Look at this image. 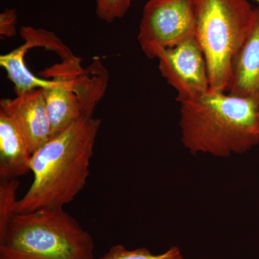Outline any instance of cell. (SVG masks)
<instances>
[{
  "label": "cell",
  "mask_w": 259,
  "mask_h": 259,
  "mask_svg": "<svg viewBox=\"0 0 259 259\" xmlns=\"http://www.w3.org/2000/svg\"><path fill=\"white\" fill-rule=\"evenodd\" d=\"M101 120L84 117L55 135L32 153L33 174L28 192L19 199L17 214L64 208L84 188Z\"/></svg>",
  "instance_id": "1"
},
{
  "label": "cell",
  "mask_w": 259,
  "mask_h": 259,
  "mask_svg": "<svg viewBox=\"0 0 259 259\" xmlns=\"http://www.w3.org/2000/svg\"><path fill=\"white\" fill-rule=\"evenodd\" d=\"M181 141L193 156L228 158L259 145V107L221 92L180 102Z\"/></svg>",
  "instance_id": "2"
},
{
  "label": "cell",
  "mask_w": 259,
  "mask_h": 259,
  "mask_svg": "<svg viewBox=\"0 0 259 259\" xmlns=\"http://www.w3.org/2000/svg\"><path fill=\"white\" fill-rule=\"evenodd\" d=\"M93 236L64 208L18 214L0 234V259H95Z\"/></svg>",
  "instance_id": "3"
},
{
  "label": "cell",
  "mask_w": 259,
  "mask_h": 259,
  "mask_svg": "<svg viewBox=\"0 0 259 259\" xmlns=\"http://www.w3.org/2000/svg\"><path fill=\"white\" fill-rule=\"evenodd\" d=\"M194 36L205 58L209 90L228 93L232 66L249 36L255 8L248 0H194Z\"/></svg>",
  "instance_id": "4"
},
{
  "label": "cell",
  "mask_w": 259,
  "mask_h": 259,
  "mask_svg": "<svg viewBox=\"0 0 259 259\" xmlns=\"http://www.w3.org/2000/svg\"><path fill=\"white\" fill-rule=\"evenodd\" d=\"M42 71L51 86L42 89L50 118L52 137L84 117H93L106 92L109 74L99 59L83 69L74 54Z\"/></svg>",
  "instance_id": "5"
},
{
  "label": "cell",
  "mask_w": 259,
  "mask_h": 259,
  "mask_svg": "<svg viewBox=\"0 0 259 259\" xmlns=\"http://www.w3.org/2000/svg\"><path fill=\"white\" fill-rule=\"evenodd\" d=\"M194 0H149L143 10L138 39L148 59L194 36Z\"/></svg>",
  "instance_id": "6"
},
{
  "label": "cell",
  "mask_w": 259,
  "mask_h": 259,
  "mask_svg": "<svg viewBox=\"0 0 259 259\" xmlns=\"http://www.w3.org/2000/svg\"><path fill=\"white\" fill-rule=\"evenodd\" d=\"M156 59L162 76L176 90L177 102L195 100L209 91L207 63L195 36L160 51Z\"/></svg>",
  "instance_id": "7"
},
{
  "label": "cell",
  "mask_w": 259,
  "mask_h": 259,
  "mask_svg": "<svg viewBox=\"0 0 259 259\" xmlns=\"http://www.w3.org/2000/svg\"><path fill=\"white\" fill-rule=\"evenodd\" d=\"M0 110L13 117L28 141L32 153L52 137L50 118L42 89L18 94L0 101Z\"/></svg>",
  "instance_id": "8"
},
{
  "label": "cell",
  "mask_w": 259,
  "mask_h": 259,
  "mask_svg": "<svg viewBox=\"0 0 259 259\" xmlns=\"http://www.w3.org/2000/svg\"><path fill=\"white\" fill-rule=\"evenodd\" d=\"M228 93L249 100L259 107V7L255 8V21L249 36L233 61Z\"/></svg>",
  "instance_id": "9"
},
{
  "label": "cell",
  "mask_w": 259,
  "mask_h": 259,
  "mask_svg": "<svg viewBox=\"0 0 259 259\" xmlns=\"http://www.w3.org/2000/svg\"><path fill=\"white\" fill-rule=\"evenodd\" d=\"M32 153L13 117L0 110V180H10L30 171Z\"/></svg>",
  "instance_id": "10"
},
{
  "label": "cell",
  "mask_w": 259,
  "mask_h": 259,
  "mask_svg": "<svg viewBox=\"0 0 259 259\" xmlns=\"http://www.w3.org/2000/svg\"><path fill=\"white\" fill-rule=\"evenodd\" d=\"M30 49H31L29 44L25 42L21 47L0 56V65L14 85L15 95L33 89H47L51 86L50 80L37 77L27 67L24 58Z\"/></svg>",
  "instance_id": "11"
},
{
  "label": "cell",
  "mask_w": 259,
  "mask_h": 259,
  "mask_svg": "<svg viewBox=\"0 0 259 259\" xmlns=\"http://www.w3.org/2000/svg\"><path fill=\"white\" fill-rule=\"evenodd\" d=\"M18 179L0 180V234L4 233L17 215Z\"/></svg>",
  "instance_id": "12"
},
{
  "label": "cell",
  "mask_w": 259,
  "mask_h": 259,
  "mask_svg": "<svg viewBox=\"0 0 259 259\" xmlns=\"http://www.w3.org/2000/svg\"><path fill=\"white\" fill-rule=\"evenodd\" d=\"M20 35L29 44L30 49L35 47L46 48L61 56V59L71 54V51L61 42L54 32L44 29H35L32 27H22Z\"/></svg>",
  "instance_id": "13"
},
{
  "label": "cell",
  "mask_w": 259,
  "mask_h": 259,
  "mask_svg": "<svg viewBox=\"0 0 259 259\" xmlns=\"http://www.w3.org/2000/svg\"><path fill=\"white\" fill-rule=\"evenodd\" d=\"M97 259H185L182 250L177 246H172L162 253H153L147 248L127 249L122 245H115L101 257Z\"/></svg>",
  "instance_id": "14"
},
{
  "label": "cell",
  "mask_w": 259,
  "mask_h": 259,
  "mask_svg": "<svg viewBox=\"0 0 259 259\" xmlns=\"http://www.w3.org/2000/svg\"><path fill=\"white\" fill-rule=\"evenodd\" d=\"M131 3L132 0H96L97 16L105 23H113L125 16Z\"/></svg>",
  "instance_id": "15"
},
{
  "label": "cell",
  "mask_w": 259,
  "mask_h": 259,
  "mask_svg": "<svg viewBox=\"0 0 259 259\" xmlns=\"http://www.w3.org/2000/svg\"><path fill=\"white\" fill-rule=\"evenodd\" d=\"M18 14L15 9H5L0 14V36L11 37L17 33Z\"/></svg>",
  "instance_id": "16"
},
{
  "label": "cell",
  "mask_w": 259,
  "mask_h": 259,
  "mask_svg": "<svg viewBox=\"0 0 259 259\" xmlns=\"http://www.w3.org/2000/svg\"><path fill=\"white\" fill-rule=\"evenodd\" d=\"M255 1H256V2H257V3H258V4H259V0H255Z\"/></svg>",
  "instance_id": "17"
},
{
  "label": "cell",
  "mask_w": 259,
  "mask_h": 259,
  "mask_svg": "<svg viewBox=\"0 0 259 259\" xmlns=\"http://www.w3.org/2000/svg\"><path fill=\"white\" fill-rule=\"evenodd\" d=\"M258 119H259V109H258Z\"/></svg>",
  "instance_id": "18"
}]
</instances>
